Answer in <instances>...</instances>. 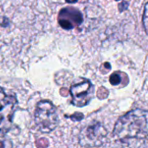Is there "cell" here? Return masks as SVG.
<instances>
[{
  "label": "cell",
  "instance_id": "5",
  "mask_svg": "<svg viewBox=\"0 0 148 148\" xmlns=\"http://www.w3.org/2000/svg\"><path fill=\"white\" fill-rule=\"evenodd\" d=\"M82 13L78 10L71 7L62 9L58 15V23L65 29H72L79 26L82 23Z\"/></svg>",
  "mask_w": 148,
  "mask_h": 148
},
{
  "label": "cell",
  "instance_id": "2",
  "mask_svg": "<svg viewBox=\"0 0 148 148\" xmlns=\"http://www.w3.org/2000/svg\"><path fill=\"white\" fill-rule=\"evenodd\" d=\"M34 121L40 132L49 134L54 131L58 126L59 119L53 103L46 100L39 101L35 109Z\"/></svg>",
  "mask_w": 148,
  "mask_h": 148
},
{
  "label": "cell",
  "instance_id": "7",
  "mask_svg": "<svg viewBox=\"0 0 148 148\" xmlns=\"http://www.w3.org/2000/svg\"><path fill=\"white\" fill-rule=\"evenodd\" d=\"M0 148H12L11 140L5 135H0Z\"/></svg>",
  "mask_w": 148,
  "mask_h": 148
},
{
  "label": "cell",
  "instance_id": "11",
  "mask_svg": "<svg viewBox=\"0 0 148 148\" xmlns=\"http://www.w3.org/2000/svg\"><path fill=\"white\" fill-rule=\"evenodd\" d=\"M117 1H118V0H117Z\"/></svg>",
  "mask_w": 148,
  "mask_h": 148
},
{
  "label": "cell",
  "instance_id": "9",
  "mask_svg": "<svg viewBox=\"0 0 148 148\" xmlns=\"http://www.w3.org/2000/svg\"><path fill=\"white\" fill-rule=\"evenodd\" d=\"M143 25L144 29L148 35V2L147 3L145 9H144V14H143Z\"/></svg>",
  "mask_w": 148,
  "mask_h": 148
},
{
  "label": "cell",
  "instance_id": "10",
  "mask_svg": "<svg viewBox=\"0 0 148 148\" xmlns=\"http://www.w3.org/2000/svg\"><path fill=\"white\" fill-rule=\"evenodd\" d=\"M68 3H75V2H77V0H66Z\"/></svg>",
  "mask_w": 148,
  "mask_h": 148
},
{
  "label": "cell",
  "instance_id": "6",
  "mask_svg": "<svg viewBox=\"0 0 148 148\" xmlns=\"http://www.w3.org/2000/svg\"><path fill=\"white\" fill-rule=\"evenodd\" d=\"M16 104V100L12 95H7L0 88V121H11Z\"/></svg>",
  "mask_w": 148,
  "mask_h": 148
},
{
  "label": "cell",
  "instance_id": "1",
  "mask_svg": "<svg viewBox=\"0 0 148 148\" xmlns=\"http://www.w3.org/2000/svg\"><path fill=\"white\" fill-rule=\"evenodd\" d=\"M113 138L119 148H148V111L136 108L119 118Z\"/></svg>",
  "mask_w": 148,
  "mask_h": 148
},
{
  "label": "cell",
  "instance_id": "3",
  "mask_svg": "<svg viewBox=\"0 0 148 148\" xmlns=\"http://www.w3.org/2000/svg\"><path fill=\"white\" fill-rule=\"evenodd\" d=\"M108 130L100 121H94L84 127L79 134V144L85 148L101 147L107 140Z\"/></svg>",
  "mask_w": 148,
  "mask_h": 148
},
{
  "label": "cell",
  "instance_id": "8",
  "mask_svg": "<svg viewBox=\"0 0 148 148\" xmlns=\"http://www.w3.org/2000/svg\"><path fill=\"white\" fill-rule=\"evenodd\" d=\"M109 81H110V83H111L112 85H114V86L119 85V84L121 83V78L120 74H119L118 72L112 74L111 76H110Z\"/></svg>",
  "mask_w": 148,
  "mask_h": 148
},
{
  "label": "cell",
  "instance_id": "4",
  "mask_svg": "<svg viewBox=\"0 0 148 148\" xmlns=\"http://www.w3.org/2000/svg\"><path fill=\"white\" fill-rule=\"evenodd\" d=\"M69 93L72 97V104L75 107L82 108L89 104L93 99L94 85L88 80H82L72 85Z\"/></svg>",
  "mask_w": 148,
  "mask_h": 148
}]
</instances>
